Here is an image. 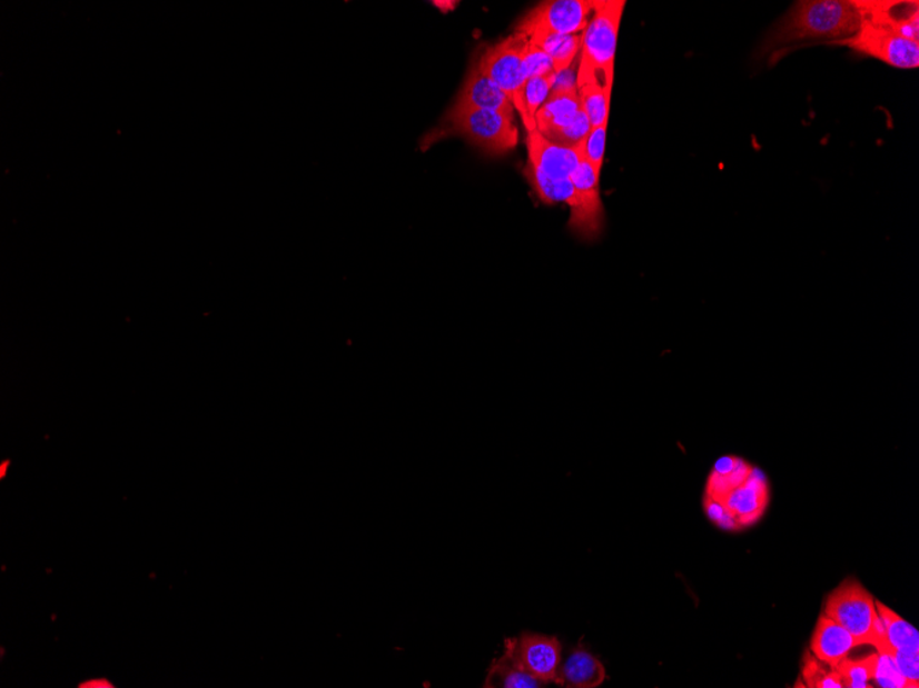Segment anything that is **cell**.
<instances>
[{
  "label": "cell",
  "mask_w": 919,
  "mask_h": 688,
  "mask_svg": "<svg viewBox=\"0 0 919 688\" xmlns=\"http://www.w3.org/2000/svg\"><path fill=\"white\" fill-rule=\"evenodd\" d=\"M862 24L857 2L851 0H802L768 34L761 56L781 50L783 46L817 40L831 43L853 37Z\"/></svg>",
  "instance_id": "1"
},
{
  "label": "cell",
  "mask_w": 919,
  "mask_h": 688,
  "mask_svg": "<svg viewBox=\"0 0 919 688\" xmlns=\"http://www.w3.org/2000/svg\"><path fill=\"white\" fill-rule=\"evenodd\" d=\"M705 499L723 507L740 527L763 515L768 503V483L764 475L743 459L723 457L715 462L709 476Z\"/></svg>",
  "instance_id": "2"
},
{
  "label": "cell",
  "mask_w": 919,
  "mask_h": 688,
  "mask_svg": "<svg viewBox=\"0 0 919 688\" xmlns=\"http://www.w3.org/2000/svg\"><path fill=\"white\" fill-rule=\"evenodd\" d=\"M449 137L468 139L476 148L492 156L507 153L520 141L514 116L458 103L453 104L441 124L424 137L422 148L427 150L441 139Z\"/></svg>",
  "instance_id": "3"
},
{
  "label": "cell",
  "mask_w": 919,
  "mask_h": 688,
  "mask_svg": "<svg viewBox=\"0 0 919 688\" xmlns=\"http://www.w3.org/2000/svg\"><path fill=\"white\" fill-rule=\"evenodd\" d=\"M824 616L846 628L858 646L872 645L877 651L887 649L888 640L874 598L859 581H842L826 600Z\"/></svg>",
  "instance_id": "4"
},
{
  "label": "cell",
  "mask_w": 919,
  "mask_h": 688,
  "mask_svg": "<svg viewBox=\"0 0 919 688\" xmlns=\"http://www.w3.org/2000/svg\"><path fill=\"white\" fill-rule=\"evenodd\" d=\"M625 4L624 0L595 2L590 24L584 32L577 78L596 74L604 84L613 87L616 40Z\"/></svg>",
  "instance_id": "5"
},
{
  "label": "cell",
  "mask_w": 919,
  "mask_h": 688,
  "mask_svg": "<svg viewBox=\"0 0 919 688\" xmlns=\"http://www.w3.org/2000/svg\"><path fill=\"white\" fill-rule=\"evenodd\" d=\"M595 0H551L528 11L516 24V33L528 40L551 34H577L585 32Z\"/></svg>",
  "instance_id": "6"
},
{
  "label": "cell",
  "mask_w": 919,
  "mask_h": 688,
  "mask_svg": "<svg viewBox=\"0 0 919 688\" xmlns=\"http://www.w3.org/2000/svg\"><path fill=\"white\" fill-rule=\"evenodd\" d=\"M528 38L523 33H515L502 42L488 48L476 60L480 71L493 81L505 96L510 98L517 112L522 103V91L525 86L523 78V60L528 50Z\"/></svg>",
  "instance_id": "7"
},
{
  "label": "cell",
  "mask_w": 919,
  "mask_h": 688,
  "mask_svg": "<svg viewBox=\"0 0 919 688\" xmlns=\"http://www.w3.org/2000/svg\"><path fill=\"white\" fill-rule=\"evenodd\" d=\"M828 46H843L859 54L876 58L887 66L898 69H917L919 67V42L899 37L889 29L862 21L853 37Z\"/></svg>",
  "instance_id": "8"
},
{
  "label": "cell",
  "mask_w": 919,
  "mask_h": 688,
  "mask_svg": "<svg viewBox=\"0 0 919 688\" xmlns=\"http://www.w3.org/2000/svg\"><path fill=\"white\" fill-rule=\"evenodd\" d=\"M586 146V144H585ZM599 175L586 160L585 148L581 151L580 164L575 168L572 183L577 191L580 208L579 212L570 218L569 226L575 235L584 239H595L601 236L604 223V209L599 191Z\"/></svg>",
  "instance_id": "9"
},
{
  "label": "cell",
  "mask_w": 919,
  "mask_h": 688,
  "mask_svg": "<svg viewBox=\"0 0 919 688\" xmlns=\"http://www.w3.org/2000/svg\"><path fill=\"white\" fill-rule=\"evenodd\" d=\"M515 652L522 667L534 678L545 681L546 685H560V640L544 635L523 634L520 639H515Z\"/></svg>",
  "instance_id": "10"
},
{
  "label": "cell",
  "mask_w": 919,
  "mask_h": 688,
  "mask_svg": "<svg viewBox=\"0 0 919 688\" xmlns=\"http://www.w3.org/2000/svg\"><path fill=\"white\" fill-rule=\"evenodd\" d=\"M862 21L889 29L899 37L919 42L918 2H883V0H858Z\"/></svg>",
  "instance_id": "11"
},
{
  "label": "cell",
  "mask_w": 919,
  "mask_h": 688,
  "mask_svg": "<svg viewBox=\"0 0 919 688\" xmlns=\"http://www.w3.org/2000/svg\"><path fill=\"white\" fill-rule=\"evenodd\" d=\"M528 162L552 179H570L580 164L586 141L570 149L549 141L537 130L527 132Z\"/></svg>",
  "instance_id": "12"
},
{
  "label": "cell",
  "mask_w": 919,
  "mask_h": 688,
  "mask_svg": "<svg viewBox=\"0 0 919 688\" xmlns=\"http://www.w3.org/2000/svg\"><path fill=\"white\" fill-rule=\"evenodd\" d=\"M584 108L581 104L579 89L569 92H552L536 113V127L540 133L551 142L569 130L580 118Z\"/></svg>",
  "instance_id": "13"
},
{
  "label": "cell",
  "mask_w": 919,
  "mask_h": 688,
  "mask_svg": "<svg viewBox=\"0 0 919 688\" xmlns=\"http://www.w3.org/2000/svg\"><path fill=\"white\" fill-rule=\"evenodd\" d=\"M455 103L476 109L494 110V112L508 116H514L515 112L510 98L480 71L476 62L471 67Z\"/></svg>",
  "instance_id": "14"
},
{
  "label": "cell",
  "mask_w": 919,
  "mask_h": 688,
  "mask_svg": "<svg viewBox=\"0 0 919 688\" xmlns=\"http://www.w3.org/2000/svg\"><path fill=\"white\" fill-rule=\"evenodd\" d=\"M854 647H858L857 640L846 628H842L840 624L831 620L828 616L819 617L816 632H813L811 639V650L820 662L836 668L843 658L851 655Z\"/></svg>",
  "instance_id": "15"
},
{
  "label": "cell",
  "mask_w": 919,
  "mask_h": 688,
  "mask_svg": "<svg viewBox=\"0 0 919 688\" xmlns=\"http://www.w3.org/2000/svg\"><path fill=\"white\" fill-rule=\"evenodd\" d=\"M545 686V681L534 678L517 660L514 638L505 640V652L498 660L493 661L484 687L541 688Z\"/></svg>",
  "instance_id": "16"
},
{
  "label": "cell",
  "mask_w": 919,
  "mask_h": 688,
  "mask_svg": "<svg viewBox=\"0 0 919 688\" xmlns=\"http://www.w3.org/2000/svg\"><path fill=\"white\" fill-rule=\"evenodd\" d=\"M606 680L603 664L584 649L573 651L560 672V686L595 688Z\"/></svg>",
  "instance_id": "17"
},
{
  "label": "cell",
  "mask_w": 919,
  "mask_h": 688,
  "mask_svg": "<svg viewBox=\"0 0 919 688\" xmlns=\"http://www.w3.org/2000/svg\"><path fill=\"white\" fill-rule=\"evenodd\" d=\"M526 178L531 182L532 188L536 191L538 200L552 206V203H567L573 218L579 212L580 200L577 191H575L572 180L570 179H552L546 177L536 167L528 162L525 169Z\"/></svg>",
  "instance_id": "18"
},
{
  "label": "cell",
  "mask_w": 919,
  "mask_h": 688,
  "mask_svg": "<svg viewBox=\"0 0 919 688\" xmlns=\"http://www.w3.org/2000/svg\"><path fill=\"white\" fill-rule=\"evenodd\" d=\"M577 89L581 104H583L587 119H590L592 130L609 124L613 87L604 84L596 74H590L577 78Z\"/></svg>",
  "instance_id": "19"
},
{
  "label": "cell",
  "mask_w": 919,
  "mask_h": 688,
  "mask_svg": "<svg viewBox=\"0 0 919 688\" xmlns=\"http://www.w3.org/2000/svg\"><path fill=\"white\" fill-rule=\"evenodd\" d=\"M556 81V73L540 76L525 81L522 91V103L517 113L521 114L523 124H525L527 132L537 130L536 113L543 107L546 98L550 97L552 87Z\"/></svg>",
  "instance_id": "20"
},
{
  "label": "cell",
  "mask_w": 919,
  "mask_h": 688,
  "mask_svg": "<svg viewBox=\"0 0 919 688\" xmlns=\"http://www.w3.org/2000/svg\"><path fill=\"white\" fill-rule=\"evenodd\" d=\"M532 44L538 46L550 56L554 63L555 73L567 71L575 56L583 49L584 33L577 34H551V37L537 40H528Z\"/></svg>",
  "instance_id": "21"
},
{
  "label": "cell",
  "mask_w": 919,
  "mask_h": 688,
  "mask_svg": "<svg viewBox=\"0 0 919 688\" xmlns=\"http://www.w3.org/2000/svg\"><path fill=\"white\" fill-rule=\"evenodd\" d=\"M876 608L881 618L888 645L893 651L903 649V647H919V635L911 624L881 602H876Z\"/></svg>",
  "instance_id": "22"
},
{
  "label": "cell",
  "mask_w": 919,
  "mask_h": 688,
  "mask_svg": "<svg viewBox=\"0 0 919 688\" xmlns=\"http://www.w3.org/2000/svg\"><path fill=\"white\" fill-rule=\"evenodd\" d=\"M877 662V652L869 657L859 658V660H843L837 665L836 669L839 672L842 687L846 688H870V681L874 678Z\"/></svg>",
  "instance_id": "23"
},
{
  "label": "cell",
  "mask_w": 919,
  "mask_h": 688,
  "mask_svg": "<svg viewBox=\"0 0 919 688\" xmlns=\"http://www.w3.org/2000/svg\"><path fill=\"white\" fill-rule=\"evenodd\" d=\"M802 678L806 685L812 688H841L842 681L836 668L830 670L823 668L818 658L811 655L806 656L804 669H802Z\"/></svg>",
  "instance_id": "24"
},
{
  "label": "cell",
  "mask_w": 919,
  "mask_h": 688,
  "mask_svg": "<svg viewBox=\"0 0 919 688\" xmlns=\"http://www.w3.org/2000/svg\"><path fill=\"white\" fill-rule=\"evenodd\" d=\"M878 687L882 688H911L909 681L901 675L895 658L888 652L877 651V662L874 678Z\"/></svg>",
  "instance_id": "25"
},
{
  "label": "cell",
  "mask_w": 919,
  "mask_h": 688,
  "mask_svg": "<svg viewBox=\"0 0 919 688\" xmlns=\"http://www.w3.org/2000/svg\"><path fill=\"white\" fill-rule=\"evenodd\" d=\"M555 73L554 63L544 50L536 44H528V50L523 60V78L525 81L540 76Z\"/></svg>",
  "instance_id": "26"
},
{
  "label": "cell",
  "mask_w": 919,
  "mask_h": 688,
  "mask_svg": "<svg viewBox=\"0 0 919 688\" xmlns=\"http://www.w3.org/2000/svg\"><path fill=\"white\" fill-rule=\"evenodd\" d=\"M607 126L609 124H604L597 128H593V130L586 139V160L590 161V164L593 169H595V172L599 175V177H601V171L604 161V151H606Z\"/></svg>",
  "instance_id": "27"
},
{
  "label": "cell",
  "mask_w": 919,
  "mask_h": 688,
  "mask_svg": "<svg viewBox=\"0 0 919 688\" xmlns=\"http://www.w3.org/2000/svg\"><path fill=\"white\" fill-rule=\"evenodd\" d=\"M893 658L901 675L909 681L911 688L919 687V647H903L895 650Z\"/></svg>",
  "instance_id": "28"
},
{
  "label": "cell",
  "mask_w": 919,
  "mask_h": 688,
  "mask_svg": "<svg viewBox=\"0 0 919 688\" xmlns=\"http://www.w3.org/2000/svg\"><path fill=\"white\" fill-rule=\"evenodd\" d=\"M433 3L436 6V8L444 11V13H447V11L455 9L457 4V2H444V0H438V2Z\"/></svg>",
  "instance_id": "29"
}]
</instances>
